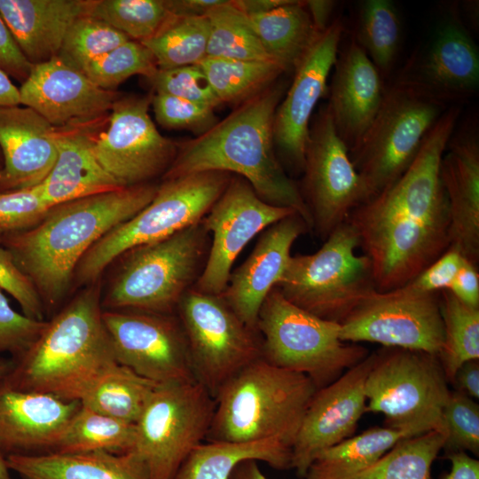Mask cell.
Wrapping results in <instances>:
<instances>
[{"mask_svg":"<svg viewBox=\"0 0 479 479\" xmlns=\"http://www.w3.org/2000/svg\"><path fill=\"white\" fill-rule=\"evenodd\" d=\"M456 390L473 399L479 398V359L461 365L452 381Z\"/></svg>","mask_w":479,"mask_h":479,"instance_id":"54","label":"cell"},{"mask_svg":"<svg viewBox=\"0 0 479 479\" xmlns=\"http://www.w3.org/2000/svg\"><path fill=\"white\" fill-rule=\"evenodd\" d=\"M357 247L358 236L346 221L315 253L292 255L275 287L294 305L341 324L377 290L371 261Z\"/></svg>","mask_w":479,"mask_h":479,"instance_id":"8","label":"cell"},{"mask_svg":"<svg viewBox=\"0 0 479 479\" xmlns=\"http://www.w3.org/2000/svg\"><path fill=\"white\" fill-rule=\"evenodd\" d=\"M157 70L150 50L142 43L130 39L92 61L82 73L97 86L115 90L133 75L149 78Z\"/></svg>","mask_w":479,"mask_h":479,"instance_id":"44","label":"cell"},{"mask_svg":"<svg viewBox=\"0 0 479 479\" xmlns=\"http://www.w3.org/2000/svg\"><path fill=\"white\" fill-rule=\"evenodd\" d=\"M397 81L444 104L475 94L478 50L456 10L443 16Z\"/></svg>","mask_w":479,"mask_h":479,"instance_id":"19","label":"cell"},{"mask_svg":"<svg viewBox=\"0 0 479 479\" xmlns=\"http://www.w3.org/2000/svg\"><path fill=\"white\" fill-rule=\"evenodd\" d=\"M309 228L297 214L265 229L247 260L231 273L221 296L240 319L256 331L260 309L280 281L294 241Z\"/></svg>","mask_w":479,"mask_h":479,"instance_id":"23","label":"cell"},{"mask_svg":"<svg viewBox=\"0 0 479 479\" xmlns=\"http://www.w3.org/2000/svg\"><path fill=\"white\" fill-rule=\"evenodd\" d=\"M234 5L246 15L270 12L289 2V0H232Z\"/></svg>","mask_w":479,"mask_h":479,"instance_id":"58","label":"cell"},{"mask_svg":"<svg viewBox=\"0 0 479 479\" xmlns=\"http://www.w3.org/2000/svg\"><path fill=\"white\" fill-rule=\"evenodd\" d=\"M448 383L438 355L383 347L373 353L365 382L366 412L381 413L385 427L411 436L442 432Z\"/></svg>","mask_w":479,"mask_h":479,"instance_id":"9","label":"cell"},{"mask_svg":"<svg viewBox=\"0 0 479 479\" xmlns=\"http://www.w3.org/2000/svg\"><path fill=\"white\" fill-rule=\"evenodd\" d=\"M5 458L0 454V479H12Z\"/></svg>","mask_w":479,"mask_h":479,"instance_id":"61","label":"cell"},{"mask_svg":"<svg viewBox=\"0 0 479 479\" xmlns=\"http://www.w3.org/2000/svg\"><path fill=\"white\" fill-rule=\"evenodd\" d=\"M90 15L140 43L153 37L173 16L166 0H97Z\"/></svg>","mask_w":479,"mask_h":479,"instance_id":"42","label":"cell"},{"mask_svg":"<svg viewBox=\"0 0 479 479\" xmlns=\"http://www.w3.org/2000/svg\"><path fill=\"white\" fill-rule=\"evenodd\" d=\"M373 353L316 390L292 448L291 468L301 479L322 451L353 436L366 412L365 382Z\"/></svg>","mask_w":479,"mask_h":479,"instance_id":"20","label":"cell"},{"mask_svg":"<svg viewBox=\"0 0 479 479\" xmlns=\"http://www.w3.org/2000/svg\"><path fill=\"white\" fill-rule=\"evenodd\" d=\"M459 113L457 106L446 109L406 171L347 219L371 261L377 291L404 286L449 248L440 163Z\"/></svg>","mask_w":479,"mask_h":479,"instance_id":"1","label":"cell"},{"mask_svg":"<svg viewBox=\"0 0 479 479\" xmlns=\"http://www.w3.org/2000/svg\"><path fill=\"white\" fill-rule=\"evenodd\" d=\"M302 170L303 199L312 228L324 240L346 222L356 208L373 197L337 134L326 105L310 127Z\"/></svg>","mask_w":479,"mask_h":479,"instance_id":"15","label":"cell"},{"mask_svg":"<svg viewBox=\"0 0 479 479\" xmlns=\"http://www.w3.org/2000/svg\"><path fill=\"white\" fill-rule=\"evenodd\" d=\"M135 436V423L99 413L81 404L54 452L124 454L131 450Z\"/></svg>","mask_w":479,"mask_h":479,"instance_id":"36","label":"cell"},{"mask_svg":"<svg viewBox=\"0 0 479 479\" xmlns=\"http://www.w3.org/2000/svg\"><path fill=\"white\" fill-rule=\"evenodd\" d=\"M286 85L271 84L197 137L178 144L163 179L205 171L235 173L265 202L293 209L312 228L308 206L275 154L273 122Z\"/></svg>","mask_w":479,"mask_h":479,"instance_id":"2","label":"cell"},{"mask_svg":"<svg viewBox=\"0 0 479 479\" xmlns=\"http://www.w3.org/2000/svg\"><path fill=\"white\" fill-rule=\"evenodd\" d=\"M177 309L194 378L214 398L224 383L262 357L258 332L247 327L221 295L189 289Z\"/></svg>","mask_w":479,"mask_h":479,"instance_id":"13","label":"cell"},{"mask_svg":"<svg viewBox=\"0 0 479 479\" xmlns=\"http://www.w3.org/2000/svg\"><path fill=\"white\" fill-rule=\"evenodd\" d=\"M442 433L446 454H479V405L475 399L458 390L450 392L442 412Z\"/></svg>","mask_w":479,"mask_h":479,"instance_id":"45","label":"cell"},{"mask_svg":"<svg viewBox=\"0 0 479 479\" xmlns=\"http://www.w3.org/2000/svg\"><path fill=\"white\" fill-rule=\"evenodd\" d=\"M128 40L125 35L105 21L86 15L72 24L57 57L82 72L92 61Z\"/></svg>","mask_w":479,"mask_h":479,"instance_id":"43","label":"cell"},{"mask_svg":"<svg viewBox=\"0 0 479 479\" xmlns=\"http://www.w3.org/2000/svg\"><path fill=\"white\" fill-rule=\"evenodd\" d=\"M401 35V20L392 1L365 0L361 3L355 40L381 75L388 73L395 62Z\"/></svg>","mask_w":479,"mask_h":479,"instance_id":"41","label":"cell"},{"mask_svg":"<svg viewBox=\"0 0 479 479\" xmlns=\"http://www.w3.org/2000/svg\"><path fill=\"white\" fill-rule=\"evenodd\" d=\"M446 110V104L397 81L385 90L373 122L349 151L373 197L398 179Z\"/></svg>","mask_w":479,"mask_h":479,"instance_id":"12","label":"cell"},{"mask_svg":"<svg viewBox=\"0 0 479 479\" xmlns=\"http://www.w3.org/2000/svg\"><path fill=\"white\" fill-rule=\"evenodd\" d=\"M317 389L307 375L275 366L261 357L217 391L206 441L277 439L292 449Z\"/></svg>","mask_w":479,"mask_h":479,"instance_id":"5","label":"cell"},{"mask_svg":"<svg viewBox=\"0 0 479 479\" xmlns=\"http://www.w3.org/2000/svg\"><path fill=\"white\" fill-rule=\"evenodd\" d=\"M451 461V470L443 479H479V460L467 452H458L446 454Z\"/></svg>","mask_w":479,"mask_h":479,"instance_id":"55","label":"cell"},{"mask_svg":"<svg viewBox=\"0 0 479 479\" xmlns=\"http://www.w3.org/2000/svg\"><path fill=\"white\" fill-rule=\"evenodd\" d=\"M464 259L459 252L449 247L405 285L423 293L448 290Z\"/></svg>","mask_w":479,"mask_h":479,"instance_id":"51","label":"cell"},{"mask_svg":"<svg viewBox=\"0 0 479 479\" xmlns=\"http://www.w3.org/2000/svg\"><path fill=\"white\" fill-rule=\"evenodd\" d=\"M171 15L181 18L206 16L223 0H166Z\"/></svg>","mask_w":479,"mask_h":479,"instance_id":"56","label":"cell"},{"mask_svg":"<svg viewBox=\"0 0 479 479\" xmlns=\"http://www.w3.org/2000/svg\"><path fill=\"white\" fill-rule=\"evenodd\" d=\"M231 178L226 172L205 171L163 179L147 206L108 232L83 255L75 272L78 281H94L124 253L200 222Z\"/></svg>","mask_w":479,"mask_h":479,"instance_id":"7","label":"cell"},{"mask_svg":"<svg viewBox=\"0 0 479 479\" xmlns=\"http://www.w3.org/2000/svg\"><path fill=\"white\" fill-rule=\"evenodd\" d=\"M304 4L316 30L321 34L329 26L328 22L334 12L335 2L331 0H308L304 1Z\"/></svg>","mask_w":479,"mask_h":479,"instance_id":"57","label":"cell"},{"mask_svg":"<svg viewBox=\"0 0 479 479\" xmlns=\"http://www.w3.org/2000/svg\"><path fill=\"white\" fill-rule=\"evenodd\" d=\"M152 98V93L120 96L106 130L95 139L97 160L120 187L147 184L164 175L177 153L178 144L162 136L150 116Z\"/></svg>","mask_w":479,"mask_h":479,"instance_id":"16","label":"cell"},{"mask_svg":"<svg viewBox=\"0 0 479 479\" xmlns=\"http://www.w3.org/2000/svg\"><path fill=\"white\" fill-rule=\"evenodd\" d=\"M101 120L56 128L58 156L40 184L43 198L51 208L122 188L102 168L94 153L96 131Z\"/></svg>","mask_w":479,"mask_h":479,"instance_id":"28","label":"cell"},{"mask_svg":"<svg viewBox=\"0 0 479 479\" xmlns=\"http://www.w3.org/2000/svg\"><path fill=\"white\" fill-rule=\"evenodd\" d=\"M102 313L96 288L80 294L46 323L1 381L12 389L81 402L97 380L117 364Z\"/></svg>","mask_w":479,"mask_h":479,"instance_id":"4","label":"cell"},{"mask_svg":"<svg viewBox=\"0 0 479 479\" xmlns=\"http://www.w3.org/2000/svg\"><path fill=\"white\" fill-rule=\"evenodd\" d=\"M340 326V338L346 342H374L436 355L444 345L439 293H423L407 285L373 291Z\"/></svg>","mask_w":479,"mask_h":479,"instance_id":"14","label":"cell"},{"mask_svg":"<svg viewBox=\"0 0 479 479\" xmlns=\"http://www.w3.org/2000/svg\"><path fill=\"white\" fill-rule=\"evenodd\" d=\"M448 290L465 304L479 308V274L476 264L465 258Z\"/></svg>","mask_w":479,"mask_h":479,"instance_id":"53","label":"cell"},{"mask_svg":"<svg viewBox=\"0 0 479 479\" xmlns=\"http://www.w3.org/2000/svg\"><path fill=\"white\" fill-rule=\"evenodd\" d=\"M97 0H0V16L34 66L56 57L72 24Z\"/></svg>","mask_w":479,"mask_h":479,"instance_id":"29","label":"cell"},{"mask_svg":"<svg viewBox=\"0 0 479 479\" xmlns=\"http://www.w3.org/2000/svg\"><path fill=\"white\" fill-rule=\"evenodd\" d=\"M216 401L198 381L159 384L135 423L127 452L147 479H173L188 455L206 441Z\"/></svg>","mask_w":479,"mask_h":479,"instance_id":"11","label":"cell"},{"mask_svg":"<svg viewBox=\"0 0 479 479\" xmlns=\"http://www.w3.org/2000/svg\"><path fill=\"white\" fill-rule=\"evenodd\" d=\"M206 16L209 22L207 57L275 61L263 49L247 15L232 0H223Z\"/></svg>","mask_w":479,"mask_h":479,"instance_id":"37","label":"cell"},{"mask_svg":"<svg viewBox=\"0 0 479 479\" xmlns=\"http://www.w3.org/2000/svg\"><path fill=\"white\" fill-rule=\"evenodd\" d=\"M209 22L207 16H172L161 30L142 43L154 57L159 69L197 65L207 57Z\"/></svg>","mask_w":479,"mask_h":479,"instance_id":"40","label":"cell"},{"mask_svg":"<svg viewBox=\"0 0 479 479\" xmlns=\"http://www.w3.org/2000/svg\"><path fill=\"white\" fill-rule=\"evenodd\" d=\"M20 105L19 88L0 69V107Z\"/></svg>","mask_w":479,"mask_h":479,"instance_id":"59","label":"cell"},{"mask_svg":"<svg viewBox=\"0 0 479 479\" xmlns=\"http://www.w3.org/2000/svg\"><path fill=\"white\" fill-rule=\"evenodd\" d=\"M0 192L40 185L57 156L56 128L30 107H0Z\"/></svg>","mask_w":479,"mask_h":479,"instance_id":"26","label":"cell"},{"mask_svg":"<svg viewBox=\"0 0 479 479\" xmlns=\"http://www.w3.org/2000/svg\"><path fill=\"white\" fill-rule=\"evenodd\" d=\"M151 105L156 122L166 129H186L200 135L217 122L213 108L174 96L154 93Z\"/></svg>","mask_w":479,"mask_h":479,"instance_id":"48","label":"cell"},{"mask_svg":"<svg viewBox=\"0 0 479 479\" xmlns=\"http://www.w3.org/2000/svg\"><path fill=\"white\" fill-rule=\"evenodd\" d=\"M294 214L297 213L291 208L263 200L244 178L232 177L202 219L213 239L194 288L221 295L228 284L232 264L245 246L260 232Z\"/></svg>","mask_w":479,"mask_h":479,"instance_id":"18","label":"cell"},{"mask_svg":"<svg viewBox=\"0 0 479 479\" xmlns=\"http://www.w3.org/2000/svg\"><path fill=\"white\" fill-rule=\"evenodd\" d=\"M46 323L14 310L0 289V353L20 356L38 338Z\"/></svg>","mask_w":479,"mask_h":479,"instance_id":"49","label":"cell"},{"mask_svg":"<svg viewBox=\"0 0 479 479\" xmlns=\"http://www.w3.org/2000/svg\"><path fill=\"white\" fill-rule=\"evenodd\" d=\"M0 289L10 294L26 316L43 320L40 294L29 278L17 264L12 254L0 247Z\"/></svg>","mask_w":479,"mask_h":479,"instance_id":"50","label":"cell"},{"mask_svg":"<svg viewBox=\"0 0 479 479\" xmlns=\"http://www.w3.org/2000/svg\"><path fill=\"white\" fill-rule=\"evenodd\" d=\"M292 449L277 439L245 443H201L183 462L173 479H229L246 459L263 461L273 469L291 468Z\"/></svg>","mask_w":479,"mask_h":479,"instance_id":"31","label":"cell"},{"mask_svg":"<svg viewBox=\"0 0 479 479\" xmlns=\"http://www.w3.org/2000/svg\"><path fill=\"white\" fill-rule=\"evenodd\" d=\"M444 345L438 355L448 382L464 363L479 359V308L468 306L449 290L439 293Z\"/></svg>","mask_w":479,"mask_h":479,"instance_id":"39","label":"cell"},{"mask_svg":"<svg viewBox=\"0 0 479 479\" xmlns=\"http://www.w3.org/2000/svg\"><path fill=\"white\" fill-rule=\"evenodd\" d=\"M256 329L264 360L307 375L318 389L369 355L363 346L341 340L339 323L294 305L277 287L260 309Z\"/></svg>","mask_w":479,"mask_h":479,"instance_id":"6","label":"cell"},{"mask_svg":"<svg viewBox=\"0 0 479 479\" xmlns=\"http://www.w3.org/2000/svg\"><path fill=\"white\" fill-rule=\"evenodd\" d=\"M51 208L40 185L0 192V232L28 230L41 222Z\"/></svg>","mask_w":479,"mask_h":479,"instance_id":"47","label":"cell"},{"mask_svg":"<svg viewBox=\"0 0 479 479\" xmlns=\"http://www.w3.org/2000/svg\"><path fill=\"white\" fill-rule=\"evenodd\" d=\"M81 402L10 388L0 381V454L54 452Z\"/></svg>","mask_w":479,"mask_h":479,"instance_id":"24","label":"cell"},{"mask_svg":"<svg viewBox=\"0 0 479 479\" xmlns=\"http://www.w3.org/2000/svg\"><path fill=\"white\" fill-rule=\"evenodd\" d=\"M247 17L265 51L286 72L294 71L319 35L304 1Z\"/></svg>","mask_w":479,"mask_h":479,"instance_id":"32","label":"cell"},{"mask_svg":"<svg viewBox=\"0 0 479 479\" xmlns=\"http://www.w3.org/2000/svg\"><path fill=\"white\" fill-rule=\"evenodd\" d=\"M229 479H269L259 467L255 459L240 462L232 470Z\"/></svg>","mask_w":479,"mask_h":479,"instance_id":"60","label":"cell"},{"mask_svg":"<svg viewBox=\"0 0 479 479\" xmlns=\"http://www.w3.org/2000/svg\"><path fill=\"white\" fill-rule=\"evenodd\" d=\"M5 460L22 479H147L141 466L127 453L51 452L10 455Z\"/></svg>","mask_w":479,"mask_h":479,"instance_id":"30","label":"cell"},{"mask_svg":"<svg viewBox=\"0 0 479 479\" xmlns=\"http://www.w3.org/2000/svg\"><path fill=\"white\" fill-rule=\"evenodd\" d=\"M197 65L221 104H241L271 86L286 72L276 61L205 57Z\"/></svg>","mask_w":479,"mask_h":479,"instance_id":"35","label":"cell"},{"mask_svg":"<svg viewBox=\"0 0 479 479\" xmlns=\"http://www.w3.org/2000/svg\"><path fill=\"white\" fill-rule=\"evenodd\" d=\"M158 385L117 363L97 380L81 404L99 413L136 423Z\"/></svg>","mask_w":479,"mask_h":479,"instance_id":"34","label":"cell"},{"mask_svg":"<svg viewBox=\"0 0 479 479\" xmlns=\"http://www.w3.org/2000/svg\"><path fill=\"white\" fill-rule=\"evenodd\" d=\"M128 252L106 304L115 309L170 314L200 274L204 255L208 253V231L201 220L166 239Z\"/></svg>","mask_w":479,"mask_h":479,"instance_id":"10","label":"cell"},{"mask_svg":"<svg viewBox=\"0 0 479 479\" xmlns=\"http://www.w3.org/2000/svg\"><path fill=\"white\" fill-rule=\"evenodd\" d=\"M448 201L449 247L479 260V139L475 125L452 133L440 163Z\"/></svg>","mask_w":479,"mask_h":479,"instance_id":"25","label":"cell"},{"mask_svg":"<svg viewBox=\"0 0 479 479\" xmlns=\"http://www.w3.org/2000/svg\"><path fill=\"white\" fill-rule=\"evenodd\" d=\"M157 189L144 184L54 206L36 225L12 237L9 251L39 294L54 304L90 248L147 206Z\"/></svg>","mask_w":479,"mask_h":479,"instance_id":"3","label":"cell"},{"mask_svg":"<svg viewBox=\"0 0 479 479\" xmlns=\"http://www.w3.org/2000/svg\"><path fill=\"white\" fill-rule=\"evenodd\" d=\"M407 433L373 427L318 453L301 479H350L374 464Z\"/></svg>","mask_w":479,"mask_h":479,"instance_id":"33","label":"cell"},{"mask_svg":"<svg viewBox=\"0 0 479 479\" xmlns=\"http://www.w3.org/2000/svg\"><path fill=\"white\" fill-rule=\"evenodd\" d=\"M13 362L0 358V381L4 379L12 367Z\"/></svg>","mask_w":479,"mask_h":479,"instance_id":"62","label":"cell"},{"mask_svg":"<svg viewBox=\"0 0 479 479\" xmlns=\"http://www.w3.org/2000/svg\"><path fill=\"white\" fill-rule=\"evenodd\" d=\"M334 67L326 106L349 151L373 122L385 89L381 72L356 40L343 48Z\"/></svg>","mask_w":479,"mask_h":479,"instance_id":"27","label":"cell"},{"mask_svg":"<svg viewBox=\"0 0 479 479\" xmlns=\"http://www.w3.org/2000/svg\"><path fill=\"white\" fill-rule=\"evenodd\" d=\"M102 319L118 364L158 384L196 381L178 318L109 310Z\"/></svg>","mask_w":479,"mask_h":479,"instance_id":"17","label":"cell"},{"mask_svg":"<svg viewBox=\"0 0 479 479\" xmlns=\"http://www.w3.org/2000/svg\"><path fill=\"white\" fill-rule=\"evenodd\" d=\"M444 441V435L438 430L402 438L374 464L350 479H432V465Z\"/></svg>","mask_w":479,"mask_h":479,"instance_id":"38","label":"cell"},{"mask_svg":"<svg viewBox=\"0 0 479 479\" xmlns=\"http://www.w3.org/2000/svg\"><path fill=\"white\" fill-rule=\"evenodd\" d=\"M20 105L37 112L55 128L103 119L120 97L104 90L57 56L34 65L19 88Z\"/></svg>","mask_w":479,"mask_h":479,"instance_id":"22","label":"cell"},{"mask_svg":"<svg viewBox=\"0 0 479 479\" xmlns=\"http://www.w3.org/2000/svg\"><path fill=\"white\" fill-rule=\"evenodd\" d=\"M340 19L318 35L294 69L293 82L279 102L273 122L275 146L284 159L299 170L303 169L306 145L313 111L327 89L343 33Z\"/></svg>","mask_w":479,"mask_h":479,"instance_id":"21","label":"cell"},{"mask_svg":"<svg viewBox=\"0 0 479 479\" xmlns=\"http://www.w3.org/2000/svg\"><path fill=\"white\" fill-rule=\"evenodd\" d=\"M33 65L27 59L0 16V69L10 78L21 82L29 75Z\"/></svg>","mask_w":479,"mask_h":479,"instance_id":"52","label":"cell"},{"mask_svg":"<svg viewBox=\"0 0 479 479\" xmlns=\"http://www.w3.org/2000/svg\"><path fill=\"white\" fill-rule=\"evenodd\" d=\"M3 167H4V161H3V156H2L1 150H0V173L3 170Z\"/></svg>","mask_w":479,"mask_h":479,"instance_id":"63","label":"cell"},{"mask_svg":"<svg viewBox=\"0 0 479 479\" xmlns=\"http://www.w3.org/2000/svg\"><path fill=\"white\" fill-rule=\"evenodd\" d=\"M155 93H162L215 109L221 103L198 65L159 69L149 78Z\"/></svg>","mask_w":479,"mask_h":479,"instance_id":"46","label":"cell"}]
</instances>
